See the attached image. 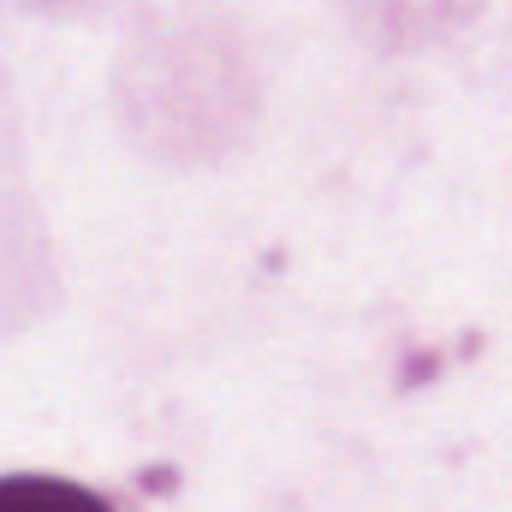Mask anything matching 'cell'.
Masks as SVG:
<instances>
[{
    "label": "cell",
    "mask_w": 512,
    "mask_h": 512,
    "mask_svg": "<svg viewBox=\"0 0 512 512\" xmlns=\"http://www.w3.org/2000/svg\"><path fill=\"white\" fill-rule=\"evenodd\" d=\"M0 512H114L96 489L66 483V477H0Z\"/></svg>",
    "instance_id": "obj_1"
}]
</instances>
